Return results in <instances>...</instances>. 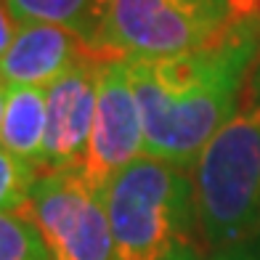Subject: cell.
<instances>
[{
	"label": "cell",
	"instance_id": "9a60e30c",
	"mask_svg": "<svg viewBox=\"0 0 260 260\" xmlns=\"http://www.w3.org/2000/svg\"><path fill=\"white\" fill-rule=\"evenodd\" d=\"M6 101H8V85L0 80V125H3V112H6Z\"/></svg>",
	"mask_w": 260,
	"mask_h": 260
},
{
	"label": "cell",
	"instance_id": "9c48e42d",
	"mask_svg": "<svg viewBox=\"0 0 260 260\" xmlns=\"http://www.w3.org/2000/svg\"><path fill=\"white\" fill-rule=\"evenodd\" d=\"M45 133H48V99L45 88H8V101L0 125V146L19 159L45 168Z\"/></svg>",
	"mask_w": 260,
	"mask_h": 260
},
{
	"label": "cell",
	"instance_id": "6da1fadb",
	"mask_svg": "<svg viewBox=\"0 0 260 260\" xmlns=\"http://www.w3.org/2000/svg\"><path fill=\"white\" fill-rule=\"evenodd\" d=\"M260 61V0H247L212 43L168 58L125 61L133 85L146 157L194 168V162L242 106Z\"/></svg>",
	"mask_w": 260,
	"mask_h": 260
},
{
	"label": "cell",
	"instance_id": "8fae6325",
	"mask_svg": "<svg viewBox=\"0 0 260 260\" xmlns=\"http://www.w3.org/2000/svg\"><path fill=\"white\" fill-rule=\"evenodd\" d=\"M0 260H53L43 234L24 212H0Z\"/></svg>",
	"mask_w": 260,
	"mask_h": 260
},
{
	"label": "cell",
	"instance_id": "7c38bea8",
	"mask_svg": "<svg viewBox=\"0 0 260 260\" xmlns=\"http://www.w3.org/2000/svg\"><path fill=\"white\" fill-rule=\"evenodd\" d=\"M40 175L35 165L0 146V212H24Z\"/></svg>",
	"mask_w": 260,
	"mask_h": 260
},
{
	"label": "cell",
	"instance_id": "52a82bcc",
	"mask_svg": "<svg viewBox=\"0 0 260 260\" xmlns=\"http://www.w3.org/2000/svg\"><path fill=\"white\" fill-rule=\"evenodd\" d=\"M99 56L88 58L45 88L48 133L43 173L75 170L85 154L99 104Z\"/></svg>",
	"mask_w": 260,
	"mask_h": 260
},
{
	"label": "cell",
	"instance_id": "3957f363",
	"mask_svg": "<svg viewBox=\"0 0 260 260\" xmlns=\"http://www.w3.org/2000/svg\"><path fill=\"white\" fill-rule=\"evenodd\" d=\"M191 181L210 252L260 242V61L242 106L194 162Z\"/></svg>",
	"mask_w": 260,
	"mask_h": 260
},
{
	"label": "cell",
	"instance_id": "7a4b0ae2",
	"mask_svg": "<svg viewBox=\"0 0 260 260\" xmlns=\"http://www.w3.org/2000/svg\"><path fill=\"white\" fill-rule=\"evenodd\" d=\"M114 260H207L191 170L141 157L104 191Z\"/></svg>",
	"mask_w": 260,
	"mask_h": 260
},
{
	"label": "cell",
	"instance_id": "4fadbf2b",
	"mask_svg": "<svg viewBox=\"0 0 260 260\" xmlns=\"http://www.w3.org/2000/svg\"><path fill=\"white\" fill-rule=\"evenodd\" d=\"M16 29H19V24H16L14 14H11L8 3L0 0V58H3L6 51L11 48V43H14V38H16Z\"/></svg>",
	"mask_w": 260,
	"mask_h": 260
},
{
	"label": "cell",
	"instance_id": "277c9868",
	"mask_svg": "<svg viewBox=\"0 0 260 260\" xmlns=\"http://www.w3.org/2000/svg\"><path fill=\"white\" fill-rule=\"evenodd\" d=\"M247 0H112L99 58H168L212 43Z\"/></svg>",
	"mask_w": 260,
	"mask_h": 260
},
{
	"label": "cell",
	"instance_id": "5b68a950",
	"mask_svg": "<svg viewBox=\"0 0 260 260\" xmlns=\"http://www.w3.org/2000/svg\"><path fill=\"white\" fill-rule=\"evenodd\" d=\"M24 215L43 234L53 260H114L104 197L72 170L43 173Z\"/></svg>",
	"mask_w": 260,
	"mask_h": 260
},
{
	"label": "cell",
	"instance_id": "8992f818",
	"mask_svg": "<svg viewBox=\"0 0 260 260\" xmlns=\"http://www.w3.org/2000/svg\"><path fill=\"white\" fill-rule=\"evenodd\" d=\"M146 157L144 125L133 85L122 58L99 61V104L93 130L80 165L72 170L93 191L101 194L133 162Z\"/></svg>",
	"mask_w": 260,
	"mask_h": 260
},
{
	"label": "cell",
	"instance_id": "ba28073f",
	"mask_svg": "<svg viewBox=\"0 0 260 260\" xmlns=\"http://www.w3.org/2000/svg\"><path fill=\"white\" fill-rule=\"evenodd\" d=\"M88 58L93 53L75 32L56 24H19L11 48L0 58V80L8 88H48Z\"/></svg>",
	"mask_w": 260,
	"mask_h": 260
},
{
	"label": "cell",
	"instance_id": "30bf717a",
	"mask_svg": "<svg viewBox=\"0 0 260 260\" xmlns=\"http://www.w3.org/2000/svg\"><path fill=\"white\" fill-rule=\"evenodd\" d=\"M16 24H56L77 38L96 56V43L112 0H6Z\"/></svg>",
	"mask_w": 260,
	"mask_h": 260
},
{
	"label": "cell",
	"instance_id": "5bb4252c",
	"mask_svg": "<svg viewBox=\"0 0 260 260\" xmlns=\"http://www.w3.org/2000/svg\"><path fill=\"white\" fill-rule=\"evenodd\" d=\"M207 260H260V242L242 244V247H231V250H220V252H212Z\"/></svg>",
	"mask_w": 260,
	"mask_h": 260
}]
</instances>
